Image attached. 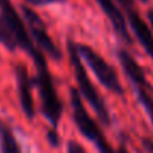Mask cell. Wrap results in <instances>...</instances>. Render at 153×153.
Instances as JSON below:
<instances>
[{"mask_svg": "<svg viewBox=\"0 0 153 153\" xmlns=\"http://www.w3.org/2000/svg\"><path fill=\"white\" fill-rule=\"evenodd\" d=\"M141 144H143L144 150L147 153H153V140L150 137H143L141 138Z\"/></svg>", "mask_w": 153, "mask_h": 153, "instance_id": "14", "label": "cell"}, {"mask_svg": "<svg viewBox=\"0 0 153 153\" xmlns=\"http://www.w3.org/2000/svg\"><path fill=\"white\" fill-rule=\"evenodd\" d=\"M15 77H16V89H18V98L19 105L27 119L33 120L36 117V110H34V100H33V86L34 80L28 73V68L25 64L18 62L15 65Z\"/></svg>", "mask_w": 153, "mask_h": 153, "instance_id": "7", "label": "cell"}, {"mask_svg": "<svg viewBox=\"0 0 153 153\" xmlns=\"http://www.w3.org/2000/svg\"><path fill=\"white\" fill-rule=\"evenodd\" d=\"M31 59L36 67V76L33 77V80H34V86H37L39 89L40 111L46 117V120L51 123L52 129L58 131L59 119L62 116V101L59 100V95L56 92L49 65L46 62L45 53L42 51L33 55Z\"/></svg>", "mask_w": 153, "mask_h": 153, "instance_id": "1", "label": "cell"}, {"mask_svg": "<svg viewBox=\"0 0 153 153\" xmlns=\"http://www.w3.org/2000/svg\"><path fill=\"white\" fill-rule=\"evenodd\" d=\"M0 150L1 153H22L13 129L3 119H0Z\"/></svg>", "mask_w": 153, "mask_h": 153, "instance_id": "10", "label": "cell"}, {"mask_svg": "<svg viewBox=\"0 0 153 153\" xmlns=\"http://www.w3.org/2000/svg\"><path fill=\"white\" fill-rule=\"evenodd\" d=\"M97 4L100 6L104 15L107 16V19L110 21L114 33L128 45H132L134 40L131 37V33H129V27H128V22H126V18H125V13L122 12V9L113 1V0H95Z\"/></svg>", "mask_w": 153, "mask_h": 153, "instance_id": "8", "label": "cell"}, {"mask_svg": "<svg viewBox=\"0 0 153 153\" xmlns=\"http://www.w3.org/2000/svg\"><path fill=\"white\" fill-rule=\"evenodd\" d=\"M140 1H143V3H147V1H149V0H140Z\"/></svg>", "mask_w": 153, "mask_h": 153, "instance_id": "18", "label": "cell"}, {"mask_svg": "<svg viewBox=\"0 0 153 153\" xmlns=\"http://www.w3.org/2000/svg\"><path fill=\"white\" fill-rule=\"evenodd\" d=\"M116 153H131L126 147H125V144H120L119 147H117V150H116Z\"/></svg>", "mask_w": 153, "mask_h": 153, "instance_id": "17", "label": "cell"}, {"mask_svg": "<svg viewBox=\"0 0 153 153\" xmlns=\"http://www.w3.org/2000/svg\"><path fill=\"white\" fill-rule=\"evenodd\" d=\"M46 140H48V143L51 144V147H59V144H61V138H59L58 131H55V129H52V128L48 131V134H46Z\"/></svg>", "mask_w": 153, "mask_h": 153, "instance_id": "12", "label": "cell"}, {"mask_svg": "<svg viewBox=\"0 0 153 153\" xmlns=\"http://www.w3.org/2000/svg\"><path fill=\"white\" fill-rule=\"evenodd\" d=\"M67 153H88L86 149L76 140H70L67 144Z\"/></svg>", "mask_w": 153, "mask_h": 153, "instance_id": "13", "label": "cell"}, {"mask_svg": "<svg viewBox=\"0 0 153 153\" xmlns=\"http://www.w3.org/2000/svg\"><path fill=\"white\" fill-rule=\"evenodd\" d=\"M125 18H128L126 22H128L132 34L135 36V39L140 42V45L143 46L146 53L153 59V31L149 27V24L141 18L137 7H134L131 10H126Z\"/></svg>", "mask_w": 153, "mask_h": 153, "instance_id": "9", "label": "cell"}, {"mask_svg": "<svg viewBox=\"0 0 153 153\" xmlns=\"http://www.w3.org/2000/svg\"><path fill=\"white\" fill-rule=\"evenodd\" d=\"M76 48H77L80 58L88 64V67L92 70V73L97 76V79L100 80L102 86L116 95H123L125 89H123V85H122L114 67L110 65L98 52L94 51L88 45L76 43Z\"/></svg>", "mask_w": 153, "mask_h": 153, "instance_id": "6", "label": "cell"}, {"mask_svg": "<svg viewBox=\"0 0 153 153\" xmlns=\"http://www.w3.org/2000/svg\"><path fill=\"white\" fill-rule=\"evenodd\" d=\"M67 52H68V59H70L73 71H74V79H76L77 91H79L80 97L85 98L88 101V104L92 107V110L95 111L97 117L100 119L102 125L108 126L111 123V116H110V111L107 108V104L101 98L97 88L94 86L92 80L89 79V74H88V71H86V68L82 62V58L77 52L76 42L71 40V39L67 40Z\"/></svg>", "mask_w": 153, "mask_h": 153, "instance_id": "2", "label": "cell"}, {"mask_svg": "<svg viewBox=\"0 0 153 153\" xmlns=\"http://www.w3.org/2000/svg\"><path fill=\"white\" fill-rule=\"evenodd\" d=\"M24 1L31 4V6H43V4H49V3L61 1V0H24Z\"/></svg>", "mask_w": 153, "mask_h": 153, "instance_id": "15", "label": "cell"}, {"mask_svg": "<svg viewBox=\"0 0 153 153\" xmlns=\"http://www.w3.org/2000/svg\"><path fill=\"white\" fill-rule=\"evenodd\" d=\"M21 13H22V19L27 25L28 34H30L33 43L36 45V48L43 53H46L53 61H61L62 52L52 40L51 34L48 31V27H46L45 21L42 19V16L28 4H21Z\"/></svg>", "mask_w": 153, "mask_h": 153, "instance_id": "5", "label": "cell"}, {"mask_svg": "<svg viewBox=\"0 0 153 153\" xmlns=\"http://www.w3.org/2000/svg\"><path fill=\"white\" fill-rule=\"evenodd\" d=\"M0 43L6 49H9V51H12V52L15 51V49H18L16 42H15V37H13L10 28H9V24H7V21L4 19V16L1 13H0Z\"/></svg>", "mask_w": 153, "mask_h": 153, "instance_id": "11", "label": "cell"}, {"mask_svg": "<svg viewBox=\"0 0 153 153\" xmlns=\"http://www.w3.org/2000/svg\"><path fill=\"white\" fill-rule=\"evenodd\" d=\"M116 55H117V59L120 62L123 73L129 79V82L137 94L138 101L144 107V110H146V113H147V116L153 125V88L146 77L144 68L131 55V52H128L125 48H119Z\"/></svg>", "mask_w": 153, "mask_h": 153, "instance_id": "4", "label": "cell"}, {"mask_svg": "<svg viewBox=\"0 0 153 153\" xmlns=\"http://www.w3.org/2000/svg\"><path fill=\"white\" fill-rule=\"evenodd\" d=\"M70 104H71V111H73V120L77 129L80 131L83 137H86L89 141L95 144L98 153H116L113 150L111 144L108 143V140L105 138L98 122L89 116L83 104V100L76 88L70 89Z\"/></svg>", "mask_w": 153, "mask_h": 153, "instance_id": "3", "label": "cell"}, {"mask_svg": "<svg viewBox=\"0 0 153 153\" xmlns=\"http://www.w3.org/2000/svg\"><path fill=\"white\" fill-rule=\"evenodd\" d=\"M147 19H149V27H152V31H153V7H150L147 10Z\"/></svg>", "mask_w": 153, "mask_h": 153, "instance_id": "16", "label": "cell"}]
</instances>
